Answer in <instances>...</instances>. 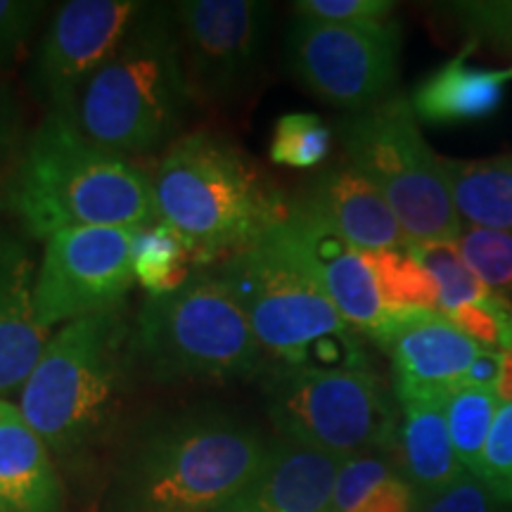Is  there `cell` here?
Masks as SVG:
<instances>
[{
	"mask_svg": "<svg viewBox=\"0 0 512 512\" xmlns=\"http://www.w3.org/2000/svg\"><path fill=\"white\" fill-rule=\"evenodd\" d=\"M344 460L290 439L268 444L264 465L221 512H325Z\"/></svg>",
	"mask_w": 512,
	"mask_h": 512,
	"instance_id": "obj_18",
	"label": "cell"
},
{
	"mask_svg": "<svg viewBox=\"0 0 512 512\" xmlns=\"http://www.w3.org/2000/svg\"><path fill=\"white\" fill-rule=\"evenodd\" d=\"M126 306L62 325L19 389V411L60 467L64 482L86 477L117 441L131 387Z\"/></svg>",
	"mask_w": 512,
	"mask_h": 512,
	"instance_id": "obj_2",
	"label": "cell"
},
{
	"mask_svg": "<svg viewBox=\"0 0 512 512\" xmlns=\"http://www.w3.org/2000/svg\"><path fill=\"white\" fill-rule=\"evenodd\" d=\"M441 169L460 219L512 233V155L475 162L441 157Z\"/></svg>",
	"mask_w": 512,
	"mask_h": 512,
	"instance_id": "obj_22",
	"label": "cell"
},
{
	"mask_svg": "<svg viewBox=\"0 0 512 512\" xmlns=\"http://www.w3.org/2000/svg\"><path fill=\"white\" fill-rule=\"evenodd\" d=\"M17 403L0 399V512H64L67 486Z\"/></svg>",
	"mask_w": 512,
	"mask_h": 512,
	"instance_id": "obj_19",
	"label": "cell"
},
{
	"mask_svg": "<svg viewBox=\"0 0 512 512\" xmlns=\"http://www.w3.org/2000/svg\"><path fill=\"white\" fill-rule=\"evenodd\" d=\"M211 268L245 311L268 366L366 368L354 328L297 252L285 221Z\"/></svg>",
	"mask_w": 512,
	"mask_h": 512,
	"instance_id": "obj_6",
	"label": "cell"
},
{
	"mask_svg": "<svg viewBox=\"0 0 512 512\" xmlns=\"http://www.w3.org/2000/svg\"><path fill=\"white\" fill-rule=\"evenodd\" d=\"M140 228H69L46 240L34 283L38 328L50 330L74 320L126 306L133 275V240Z\"/></svg>",
	"mask_w": 512,
	"mask_h": 512,
	"instance_id": "obj_12",
	"label": "cell"
},
{
	"mask_svg": "<svg viewBox=\"0 0 512 512\" xmlns=\"http://www.w3.org/2000/svg\"><path fill=\"white\" fill-rule=\"evenodd\" d=\"M458 249L472 273L512 304V233L467 226L458 238Z\"/></svg>",
	"mask_w": 512,
	"mask_h": 512,
	"instance_id": "obj_29",
	"label": "cell"
},
{
	"mask_svg": "<svg viewBox=\"0 0 512 512\" xmlns=\"http://www.w3.org/2000/svg\"><path fill=\"white\" fill-rule=\"evenodd\" d=\"M8 171L10 169H0V216L5 214V183H8Z\"/></svg>",
	"mask_w": 512,
	"mask_h": 512,
	"instance_id": "obj_37",
	"label": "cell"
},
{
	"mask_svg": "<svg viewBox=\"0 0 512 512\" xmlns=\"http://www.w3.org/2000/svg\"><path fill=\"white\" fill-rule=\"evenodd\" d=\"M344 157L368 178L399 219L408 245L458 242L463 233L441 157L422 138L411 98L394 93L337 124Z\"/></svg>",
	"mask_w": 512,
	"mask_h": 512,
	"instance_id": "obj_8",
	"label": "cell"
},
{
	"mask_svg": "<svg viewBox=\"0 0 512 512\" xmlns=\"http://www.w3.org/2000/svg\"><path fill=\"white\" fill-rule=\"evenodd\" d=\"M453 10L467 31L489 38L512 55V3H460Z\"/></svg>",
	"mask_w": 512,
	"mask_h": 512,
	"instance_id": "obj_34",
	"label": "cell"
},
{
	"mask_svg": "<svg viewBox=\"0 0 512 512\" xmlns=\"http://www.w3.org/2000/svg\"><path fill=\"white\" fill-rule=\"evenodd\" d=\"M131 356L133 373L152 384L245 382L268 368L245 311L211 266H197L183 287L140 304Z\"/></svg>",
	"mask_w": 512,
	"mask_h": 512,
	"instance_id": "obj_7",
	"label": "cell"
},
{
	"mask_svg": "<svg viewBox=\"0 0 512 512\" xmlns=\"http://www.w3.org/2000/svg\"><path fill=\"white\" fill-rule=\"evenodd\" d=\"M415 512H512V505L503 503L489 484L467 472L437 494L418 498Z\"/></svg>",
	"mask_w": 512,
	"mask_h": 512,
	"instance_id": "obj_32",
	"label": "cell"
},
{
	"mask_svg": "<svg viewBox=\"0 0 512 512\" xmlns=\"http://www.w3.org/2000/svg\"><path fill=\"white\" fill-rule=\"evenodd\" d=\"M325 512H332V510H325Z\"/></svg>",
	"mask_w": 512,
	"mask_h": 512,
	"instance_id": "obj_38",
	"label": "cell"
},
{
	"mask_svg": "<svg viewBox=\"0 0 512 512\" xmlns=\"http://www.w3.org/2000/svg\"><path fill=\"white\" fill-rule=\"evenodd\" d=\"M5 214L29 240L69 228L159 223L152 171L107 152L64 112H46L8 171Z\"/></svg>",
	"mask_w": 512,
	"mask_h": 512,
	"instance_id": "obj_3",
	"label": "cell"
},
{
	"mask_svg": "<svg viewBox=\"0 0 512 512\" xmlns=\"http://www.w3.org/2000/svg\"><path fill=\"white\" fill-rule=\"evenodd\" d=\"M392 0H299L294 15L332 24H366L392 19Z\"/></svg>",
	"mask_w": 512,
	"mask_h": 512,
	"instance_id": "obj_33",
	"label": "cell"
},
{
	"mask_svg": "<svg viewBox=\"0 0 512 512\" xmlns=\"http://www.w3.org/2000/svg\"><path fill=\"white\" fill-rule=\"evenodd\" d=\"M332 512H415L418 496L387 453L347 458L332 491Z\"/></svg>",
	"mask_w": 512,
	"mask_h": 512,
	"instance_id": "obj_23",
	"label": "cell"
},
{
	"mask_svg": "<svg viewBox=\"0 0 512 512\" xmlns=\"http://www.w3.org/2000/svg\"><path fill=\"white\" fill-rule=\"evenodd\" d=\"M36 271L27 235L0 221V399L19 394L50 339L34 316Z\"/></svg>",
	"mask_w": 512,
	"mask_h": 512,
	"instance_id": "obj_17",
	"label": "cell"
},
{
	"mask_svg": "<svg viewBox=\"0 0 512 512\" xmlns=\"http://www.w3.org/2000/svg\"><path fill=\"white\" fill-rule=\"evenodd\" d=\"M48 15L46 0H0V72L22 62Z\"/></svg>",
	"mask_w": 512,
	"mask_h": 512,
	"instance_id": "obj_30",
	"label": "cell"
},
{
	"mask_svg": "<svg viewBox=\"0 0 512 512\" xmlns=\"http://www.w3.org/2000/svg\"><path fill=\"white\" fill-rule=\"evenodd\" d=\"M283 53L304 91L328 105L361 112L394 95L401 27L394 19L332 24L294 15L285 29Z\"/></svg>",
	"mask_w": 512,
	"mask_h": 512,
	"instance_id": "obj_10",
	"label": "cell"
},
{
	"mask_svg": "<svg viewBox=\"0 0 512 512\" xmlns=\"http://www.w3.org/2000/svg\"><path fill=\"white\" fill-rule=\"evenodd\" d=\"M195 268L188 245L174 228L159 221L138 230L133 240V275L145 287L147 297L183 287Z\"/></svg>",
	"mask_w": 512,
	"mask_h": 512,
	"instance_id": "obj_24",
	"label": "cell"
},
{
	"mask_svg": "<svg viewBox=\"0 0 512 512\" xmlns=\"http://www.w3.org/2000/svg\"><path fill=\"white\" fill-rule=\"evenodd\" d=\"M261 399L278 437L342 460L392 451L396 394L366 368L268 366Z\"/></svg>",
	"mask_w": 512,
	"mask_h": 512,
	"instance_id": "obj_9",
	"label": "cell"
},
{
	"mask_svg": "<svg viewBox=\"0 0 512 512\" xmlns=\"http://www.w3.org/2000/svg\"><path fill=\"white\" fill-rule=\"evenodd\" d=\"M512 79V67H470L465 57L446 62L418 83L411 95L415 117L427 124H465L491 117L503 102V86Z\"/></svg>",
	"mask_w": 512,
	"mask_h": 512,
	"instance_id": "obj_21",
	"label": "cell"
},
{
	"mask_svg": "<svg viewBox=\"0 0 512 512\" xmlns=\"http://www.w3.org/2000/svg\"><path fill=\"white\" fill-rule=\"evenodd\" d=\"M501 401L494 389L458 387L444 401L446 425L453 451L467 472L477 475L482 467L484 448L489 441Z\"/></svg>",
	"mask_w": 512,
	"mask_h": 512,
	"instance_id": "obj_26",
	"label": "cell"
},
{
	"mask_svg": "<svg viewBox=\"0 0 512 512\" xmlns=\"http://www.w3.org/2000/svg\"><path fill=\"white\" fill-rule=\"evenodd\" d=\"M24 145V110L15 86L0 76V169H10Z\"/></svg>",
	"mask_w": 512,
	"mask_h": 512,
	"instance_id": "obj_35",
	"label": "cell"
},
{
	"mask_svg": "<svg viewBox=\"0 0 512 512\" xmlns=\"http://www.w3.org/2000/svg\"><path fill=\"white\" fill-rule=\"evenodd\" d=\"M370 337L392 358L396 399H446L484 349L437 311H387Z\"/></svg>",
	"mask_w": 512,
	"mask_h": 512,
	"instance_id": "obj_14",
	"label": "cell"
},
{
	"mask_svg": "<svg viewBox=\"0 0 512 512\" xmlns=\"http://www.w3.org/2000/svg\"><path fill=\"white\" fill-rule=\"evenodd\" d=\"M159 221L188 245L195 266H214L287 221L290 200L219 131L185 133L152 169Z\"/></svg>",
	"mask_w": 512,
	"mask_h": 512,
	"instance_id": "obj_5",
	"label": "cell"
},
{
	"mask_svg": "<svg viewBox=\"0 0 512 512\" xmlns=\"http://www.w3.org/2000/svg\"><path fill=\"white\" fill-rule=\"evenodd\" d=\"M475 477L491 486L503 503L512 505V403H501L486 441L482 467Z\"/></svg>",
	"mask_w": 512,
	"mask_h": 512,
	"instance_id": "obj_31",
	"label": "cell"
},
{
	"mask_svg": "<svg viewBox=\"0 0 512 512\" xmlns=\"http://www.w3.org/2000/svg\"><path fill=\"white\" fill-rule=\"evenodd\" d=\"M285 226L297 252L309 264L342 318L354 330L373 335L387 311L382 306L373 268L368 266L363 252L351 247L342 235H337L309 211L294 207L292 202Z\"/></svg>",
	"mask_w": 512,
	"mask_h": 512,
	"instance_id": "obj_16",
	"label": "cell"
},
{
	"mask_svg": "<svg viewBox=\"0 0 512 512\" xmlns=\"http://www.w3.org/2000/svg\"><path fill=\"white\" fill-rule=\"evenodd\" d=\"M399 401V427L387 453L411 484L415 496H430L467 475L453 451L441 396H411Z\"/></svg>",
	"mask_w": 512,
	"mask_h": 512,
	"instance_id": "obj_20",
	"label": "cell"
},
{
	"mask_svg": "<svg viewBox=\"0 0 512 512\" xmlns=\"http://www.w3.org/2000/svg\"><path fill=\"white\" fill-rule=\"evenodd\" d=\"M363 256L373 268L384 311L441 313L437 280L415 259L411 249H387V252H368Z\"/></svg>",
	"mask_w": 512,
	"mask_h": 512,
	"instance_id": "obj_25",
	"label": "cell"
},
{
	"mask_svg": "<svg viewBox=\"0 0 512 512\" xmlns=\"http://www.w3.org/2000/svg\"><path fill=\"white\" fill-rule=\"evenodd\" d=\"M171 10L197 105H240L264 76L273 3L178 0Z\"/></svg>",
	"mask_w": 512,
	"mask_h": 512,
	"instance_id": "obj_11",
	"label": "cell"
},
{
	"mask_svg": "<svg viewBox=\"0 0 512 512\" xmlns=\"http://www.w3.org/2000/svg\"><path fill=\"white\" fill-rule=\"evenodd\" d=\"M332 131L318 114L292 112L275 121L268 157L273 164L290 169H313L328 159Z\"/></svg>",
	"mask_w": 512,
	"mask_h": 512,
	"instance_id": "obj_28",
	"label": "cell"
},
{
	"mask_svg": "<svg viewBox=\"0 0 512 512\" xmlns=\"http://www.w3.org/2000/svg\"><path fill=\"white\" fill-rule=\"evenodd\" d=\"M140 0H69L53 10L27 57V88L43 112H67L79 88L140 10Z\"/></svg>",
	"mask_w": 512,
	"mask_h": 512,
	"instance_id": "obj_13",
	"label": "cell"
},
{
	"mask_svg": "<svg viewBox=\"0 0 512 512\" xmlns=\"http://www.w3.org/2000/svg\"><path fill=\"white\" fill-rule=\"evenodd\" d=\"M268 444L214 403L145 415L114 446L100 512H221L264 465Z\"/></svg>",
	"mask_w": 512,
	"mask_h": 512,
	"instance_id": "obj_1",
	"label": "cell"
},
{
	"mask_svg": "<svg viewBox=\"0 0 512 512\" xmlns=\"http://www.w3.org/2000/svg\"><path fill=\"white\" fill-rule=\"evenodd\" d=\"M503 356L505 351L496 349H482L472 366L467 368V375L463 380V387H482V389H494L498 387V380H501L503 373Z\"/></svg>",
	"mask_w": 512,
	"mask_h": 512,
	"instance_id": "obj_36",
	"label": "cell"
},
{
	"mask_svg": "<svg viewBox=\"0 0 512 512\" xmlns=\"http://www.w3.org/2000/svg\"><path fill=\"white\" fill-rule=\"evenodd\" d=\"M408 249L437 280L439 309L444 316L460 306L482 304L494 294L465 264L458 242H425V245H408Z\"/></svg>",
	"mask_w": 512,
	"mask_h": 512,
	"instance_id": "obj_27",
	"label": "cell"
},
{
	"mask_svg": "<svg viewBox=\"0 0 512 512\" xmlns=\"http://www.w3.org/2000/svg\"><path fill=\"white\" fill-rule=\"evenodd\" d=\"M195 107L171 3H143L64 114L86 140L140 162L183 138Z\"/></svg>",
	"mask_w": 512,
	"mask_h": 512,
	"instance_id": "obj_4",
	"label": "cell"
},
{
	"mask_svg": "<svg viewBox=\"0 0 512 512\" xmlns=\"http://www.w3.org/2000/svg\"><path fill=\"white\" fill-rule=\"evenodd\" d=\"M290 202L309 211L363 254L408 247L401 223L382 192L349 162L328 166L309 178Z\"/></svg>",
	"mask_w": 512,
	"mask_h": 512,
	"instance_id": "obj_15",
	"label": "cell"
}]
</instances>
